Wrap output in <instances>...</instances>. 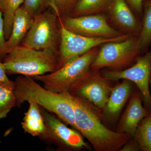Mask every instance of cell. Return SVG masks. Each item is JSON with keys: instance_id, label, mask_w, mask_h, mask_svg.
Segmentation results:
<instances>
[{"instance_id": "cell-20", "label": "cell", "mask_w": 151, "mask_h": 151, "mask_svg": "<svg viewBox=\"0 0 151 151\" xmlns=\"http://www.w3.org/2000/svg\"><path fill=\"white\" fill-rule=\"evenodd\" d=\"M133 138L141 151H151V112L140 122Z\"/></svg>"}, {"instance_id": "cell-6", "label": "cell", "mask_w": 151, "mask_h": 151, "mask_svg": "<svg viewBox=\"0 0 151 151\" xmlns=\"http://www.w3.org/2000/svg\"><path fill=\"white\" fill-rule=\"evenodd\" d=\"M141 53L138 36L132 35L121 41L107 42L98 50L90 68L98 70L107 67L111 70H123L135 62Z\"/></svg>"}, {"instance_id": "cell-4", "label": "cell", "mask_w": 151, "mask_h": 151, "mask_svg": "<svg viewBox=\"0 0 151 151\" xmlns=\"http://www.w3.org/2000/svg\"><path fill=\"white\" fill-rule=\"evenodd\" d=\"M60 27L59 19L51 8L34 17L22 45L37 50L59 52Z\"/></svg>"}, {"instance_id": "cell-26", "label": "cell", "mask_w": 151, "mask_h": 151, "mask_svg": "<svg viewBox=\"0 0 151 151\" xmlns=\"http://www.w3.org/2000/svg\"><path fill=\"white\" fill-rule=\"evenodd\" d=\"M120 151H140L139 147L134 139L130 140L128 142L126 143Z\"/></svg>"}, {"instance_id": "cell-8", "label": "cell", "mask_w": 151, "mask_h": 151, "mask_svg": "<svg viewBox=\"0 0 151 151\" xmlns=\"http://www.w3.org/2000/svg\"><path fill=\"white\" fill-rule=\"evenodd\" d=\"M110 81L101 75L98 70L90 68L71 84L67 92L81 97L96 108L103 110L113 87Z\"/></svg>"}, {"instance_id": "cell-1", "label": "cell", "mask_w": 151, "mask_h": 151, "mask_svg": "<svg viewBox=\"0 0 151 151\" xmlns=\"http://www.w3.org/2000/svg\"><path fill=\"white\" fill-rule=\"evenodd\" d=\"M65 92L74 109L75 129L88 140L94 151H120L132 139L127 134L105 126L100 109L81 97Z\"/></svg>"}, {"instance_id": "cell-19", "label": "cell", "mask_w": 151, "mask_h": 151, "mask_svg": "<svg viewBox=\"0 0 151 151\" xmlns=\"http://www.w3.org/2000/svg\"><path fill=\"white\" fill-rule=\"evenodd\" d=\"M108 0H78L69 17L98 14L104 10Z\"/></svg>"}, {"instance_id": "cell-14", "label": "cell", "mask_w": 151, "mask_h": 151, "mask_svg": "<svg viewBox=\"0 0 151 151\" xmlns=\"http://www.w3.org/2000/svg\"><path fill=\"white\" fill-rule=\"evenodd\" d=\"M33 20V18L27 13L23 6L17 10L14 17L12 32L8 39L6 41L4 47L5 57L11 50L22 43L32 24Z\"/></svg>"}, {"instance_id": "cell-29", "label": "cell", "mask_w": 151, "mask_h": 151, "mask_svg": "<svg viewBox=\"0 0 151 151\" xmlns=\"http://www.w3.org/2000/svg\"><path fill=\"white\" fill-rule=\"evenodd\" d=\"M150 84L151 85V76L150 78Z\"/></svg>"}, {"instance_id": "cell-12", "label": "cell", "mask_w": 151, "mask_h": 151, "mask_svg": "<svg viewBox=\"0 0 151 151\" xmlns=\"http://www.w3.org/2000/svg\"><path fill=\"white\" fill-rule=\"evenodd\" d=\"M129 99L118 125L117 132L127 134L133 138L140 122L150 112L143 106L140 93L133 92Z\"/></svg>"}, {"instance_id": "cell-24", "label": "cell", "mask_w": 151, "mask_h": 151, "mask_svg": "<svg viewBox=\"0 0 151 151\" xmlns=\"http://www.w3.org/2000/svg\"><path fill=\"white\" fill-rule=\"evenodd\" d=\"M6 40L4 32V24L2 11L0 9V61H3L5 58L4 50Z\"/></svg>"}, {"instance_id": "cell-10", "label": "cell", "mask_w": 151, "mask_h": 151, "mask_svg": "<svg viewBox=\"0 0 151 151\" xmlns=\"http://www.w3.org/2000/svg\"><path fill=\"white\" fill-rule=\"evenodd\" d=\"M58 19L66 29L84 36L115 38L123 35L111 27L102 14Z\"/></svg>"}, {"instance_id": "cell-25", "label": "cell", "mask_w": 151, "mask_h": 151, "mask_svg": "<svg viewBox=\"0 0 151 151\" xmlns=\"http://www.w3.org/2000/svg\"><path fill=\"white\" fill-rule=\"evenodd\" d=\"M130 6L139 15L142 14L144 0H126Z\"/></svg>"}, {"instance_id": "cell-2", "label": "cell", "mask_w": 151, "mask_h": 151, "mask_svg": "<svg viewBox=\"0 0 151 151\" xmlns=\"http://www.w3.org/2000/svg\"><path fill=\"white\" fill-rule=\"evenodd\" d=\"M14 82L16 107L19 108L25 102H34L55 113L75 129L74 109L65 92L56 93L48 90L40 86L31 76H19Z\"/></svg>"}, {"instance_id": "cell-27", "label": "cell", "mask_w": 151, "mask_h": 151, "mask_svg": "<svg viewBox=\"0 0 151 151\" xmlns=\"http://www.w3.org/2000/svg\"><path fill=\"white\" fill-rule=\"evenodd\" d=\"M9 80L7 76L5 65L3 61H0V82Z\"/></svg>"}, {"instance_id": "cell-21", "label": "cell", "mask_w": 151, "mask_h": 151, "mask_svg": "<svg viewBox=\"0 0 151 151\" xmlns=\"http://www.w3.org/2000/svg\"><path fill=\"white\" fill-rule=\"evenodd\" d=\"M24 0H5L4 11L5 35L6 40L8 39L12 29L15 13L17 10L24 2Z\"/></svg>"}, {"instance_id": "cell-15", "label": "cell", "mask_w": 151, "mask_h": 151, "mask_svg": "<svg viewBox=\"0 0 151 151\" xmlns=\"http://www.w3.org/2000/svg\"><path fill=\"white\" fill-rule=\"evenodd\" d=\"M131 81L124 79L121 83L113 86L103 112L106 117L113 119L117 117L132 94Z\"/></svg>"}, {"instance_id": "cell-3", "label": "cell", "mask_w": 151, "mask_h": 151, "mask_svg": "<svg viewBox=\"0 0 151 151\" xmlns=\"http://www.w3.org/2000/svg\"><path fill=\"white\" fill-rule=\"evenodd\" d=\"M58 52L37 50L20 45L3 60L7 75L34 77L54 72L58 68Z\"/></svg>"}, {"instance_id": "cell-9", "label": "cell", "mask_w": 151, "mask_h": 151, "mask_svg": "<svg viewBox=\"0 0 151 151\" xmlns=\"http://www.w3.org/2000/svg\"><path fill=\"white\" fill-rule=\"evenodd\" d=\"M103 75L111 81L127 79L134 83L139 91L145 108L151 112V95L149 89L151 76V48L139 56L134 64L124 70H108Z\"/></svg>"}, {"instance_id": "cell-18", "label": "cell", "mask_w": 151, "mask_h": 151, "mask_svg": "<svg viewBox=\"0 0 151 151\" xmlns=\"http://www.w3.org/2000/svg\"><path fill=\"white\" fill-rule=\"evenodd\" d=\"M140 32L138 36L139 46L141 52H147L151 45V0L146 1Z\"/></svg>"}, {"instance_id": "cell-5", "label": "cell", "mask_w": 151, "mask_h": 151, "mask_svg": "<svg viewBox=\"0 0 151 151\" xmlns=\"http://www.w3.org/2000/svg\"><path fill=\"white\" fill-rule=\"evenodd\" d=\"M98 51L96 47L92 48L85 54L70 60L54 72L32 77L52 92H67L71 84L90 70Z\"/></svg>"}, {"instance_id": "cell-7", "label": "cell", "mask_w": 151, "mask_h": 151, "mask_svg": "<svg viewBox=\"0 0 151 151\" xmlns=\"http://www.w3.org/2000/svg\"><path fill=\"white\" fill-rule=\"evenodd\" d=\"M59 21L60 27V40L58 69L70 60L85 54L100 45L111 42L121 41L132 35L126 34L115 38L84 36L68 30L63 25L59 19Z\"/></svg>"}, {"instance_id": "cell-16", "label": "cell", "mask_w": 151, "mask_h": 151, "mask_svg": "<svg viewBox=\"0 0 151 151\" xmlns=\"http://www.w3.org/2000/svg\"><path fill=\"white\" fill-rule=\"evenodd\" d=\"M29 108L24 113L21 124L26 133L33 137H41L45 134L46 126L39 105L35 103L29 102Z\"/></svg>"}, {"instance_id": "cell-28", "label": "cell", "mask_w": 151, "mask_h": 151, "mask_svg": "<svg viewBox=\"0 0 151 151\" xmlns=\"http://www.w3.org/2000/svg\"><path fill=\"white\" fill-rule=\"evenodd\" d=\"M5 0H0V9L3 12Z\"/></svg>"}, {"instance_id": "cell-22", "label": "cell", "mask_w": 151, "mask_h": 151, "mask_svg": "<svg viewBox=\"0 0 151 151\" xmlns=\"http://www.w3.org/2000/svg\"><path fill=\"white\" fill-rule=\"evenodd\" d=\"M51 0H24V8L30 16L34 17L51 7Z\"/></svg>"}, {"instance_id": "cell-11", "label": "cell", "mask_w": 151, "mask_h": 151, "mask_svg": "<svg viewBox=\"0 0 151 151\" xmlns=\"http://www.w3.org/2000/svg\"><path fill=\"white\" fill-rule=\"evenodd\" d=\"M46 126L45 134L41 138L54 143L60 148L88 149L89 146L80 133L68 128L56 117L40 108Z\"/></svg>"}, {"instance_id": "cell-13", "label": "cell", "mask_w": 151, "mask_h": 151, "mask_svg": "<svg viewBox=\"0 0 151 151\" xmlns=\"http://www.w3.org/2000/svg\"><path fill=\"white\" fill-rule=\"evenodd\" d=\"M109 13L114 23L127 34L139 36L142 24L132 12L126 0H112Z\"/></svg>"}, {"instance_id": "cell-17", "label": "cell", "mask_w": 151, "mask_h": 151, "mask_svg": "<svg viewBox=\"0 0 151 151\" xmlns=\"http://www.w3.org/2000/svg\"><path fill=\"white\" fill-rule=\"evenodd\" d=\"M14 89V81L9 80L0 82V120L5 118L12 109L16 107Z\"/></svg>"}, {"instance_id": "cell-23", "label": "cell", "mask_w": 151, "mask_h": 151, "mask_svg": "<svg viewBox=\"0 0 151 151\" xmlns=\"http://www.w3.org/2000/svg\"><path fill=\"white\" fill-rule=\"evenodd\" d=\"M78 0H51V8L58 18L69 16Z\"/></svg>"}]
</instances>
